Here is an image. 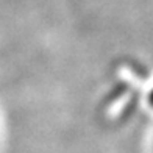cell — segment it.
I'll list each match as a JSON object with an SVG mask.
<instances>
[{"label":"cell","instance_id":"1","mask_svg":"<svg viewBox=\"0 0 153 153\" xmlns=\"http://www.w3.org/2000/svg\"><path fill=\"white\" fill-rule=\"evenodd\" d=\"M149 102H150V105L153 106V89H152V92H150V95H149Z\"/></svg>","mask_w":153,"mask_h":153}]
</instances>
